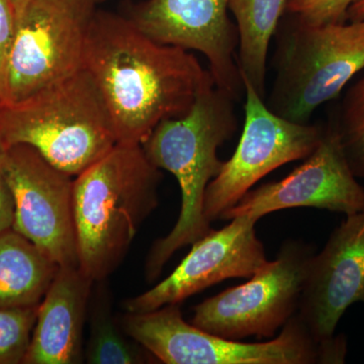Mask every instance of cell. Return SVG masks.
Instances as JSON below:
<instances>
[{
    "label": "cell",
    "instance_id": "obj_1",
    "mask_svg": "<svg viewBox=\"0 0 364 364\" xmlns=\"http://www.w3.org/2000/svg\"><path fill=\"white\" fill-rule=\"evenodd\" d=\"M83 69L123 143L142 144L158 124L188 114L213 78L191 51L160 44L126 16L102 9L91 21Z\"/></svg>",
    "mask_w": 364,
    "mask_h": 364
},
{
    "label": "cell",
    "instance_id": "obj_2",
    "mask_svg": "<svg viewBox=\"0 0 364 364\" xmlns=\"http://www.w3.org/2000/svg\"><path fill=\"white\" fill-rule=\"evenodd\" d=\"M235 102L210 78L188 114L158 124L141 144L151 163L173 174L181 191L176 224L153 244L148 253V282L159 277L174 253L213 230L203 214V203L208 184L220 173L224 163L218 157V150L238 130Z\"/></svg>",
    "mask_w": 364,
    "mask_h": 364
},
{
    "label": "cell",
    "instance_id": "obj_3",
    "mask_svg": "<svg viewBox=\"0 0 364 364\" xmlns=\"http://www.w3.org/2000/svg\"><path fill=\"white\" fill-rule=\"evenodd\" d=\"M161 170L138 143L117 142L75 176L73 210L78 267L95 282L123 262L146 220L159 205Z\"/></svg>",
    "mask_w": 364,
    "mask_h": 364
},
{
    "label": "cell",
    "instance_id": "obj_4",
    "mask_svg": "<svg viewBox=\"0 0 364 364\" xmlns=\"http://www.w3.org/2000/svg\"><path fill=\"white\" fill-rule=\"evenodd\" d=\"M117 143L104 98L85 69L21 102L0 104V147L30 146L72 177Z\"/></svg>",
    "mask_w": 364,
    "mask_h": 364
},
{
    "label": "cell",
    "instance_id": "obj_5",
    "mask_svg": "<svg viewBox=\"0 0 364 364\" xmlns=\"http://www.w3.org/2000/svg\"><path fill=\"white\" fill-rule=\"evenodd\" d=\"M273 38L274 80L265 102L294 123L308 124L364 70V18L313 26L287 14Z\"/></svg>",
    "mask_w": 364,
    "mask_h": 364
},
{
    "label": "cell",
    "instance_id": "obj_6",
    "mask_svg": "<svg viewBox=\"0 0 364 364\" xmlns=\"http://www.w3.org/2000/svg\"><path fill=\"white\" fill-rule=\"evenodd\" d=\"M119 322L128 336L165 364H339L347 353L343 336L318 341L296 314L279 336L259 343L200 329L184 321L179 304L127 313Z\"/></svg>",
    "mask_w": 364,
    "mask_h": 364
},
{
    "label": "cell",
    "instance_id": "obj_7",
    "mask_svg": "<svg viewBox=\"0 0 364 364\" xmlns=\"http://www.w3.org/2000/svg\"><path fill=\"white\" fill-rule=\"evenodd\" d=\"M97 0H33L16 23L0 75V104L32 97L85 67Z\"/></svg>",
    "mask_w": 364,
    "mask_h": 364
},
{
    "label": "cell",
    "instance_id": "obj_8",
    "mask_svg": "<svg viewBox=\"0 0 364 364\" xmlns=\"http://www.w3.org/2000/svg\"><path fill=\"white\" fill-rule=\"evenodd\" d=\"M314 248L301 241L284 243L245 284L228 289L193 308L191 323L232 340L274 338L298 313Z\"/></svg>",
    "mask_w": 364,
    "mask_h": 364
},
{
    "label": "cell",
    "instance_id": "obj_9",
    "mask_svg": "<svg viewBox=\"0 0 364 364\" xmlns=\"http://www.w3.org/2000/svg\"><path fill=\"white\" fill-rule=\"evenodd\" d=\"M243 82L245 122L240 140L205 191L203 214L210 224L273 170L310 156L325 133V124H299L277 116L250 83Z\"/></svg>",
    "mask_w": 364,
    "mask_h": 364
},
{
    "label": "cell",
    "instance_id": "obj_10",
    "mask_svg": "<svg viewBox=\"0 0 364 364\" xmlns=\"http://www.w3.org/2000/svg\"><path fill=\"white\" fill-rule=\"evenodd\" d=\"M14 196L13 229L59 267H78L72 176L28 145L4 149Z\"/></svg>",
    "mask_w": 364,
    "mask_h": 364
},
{
    "label": "cell",
    "instance_id": "obj_11",
    "mask_svg": "<svg viewBox=\"0 0 364 364\" xmlns=\"http://www.w3.org/2000/svg\"><path fill=\"white\" fill-rule=\"evenodd\" d=\"M229 0H146L126 16L160 44L202 53L215 85L239 102L245 95L237 63L239 33Z\"/></svg>",
    "mask_w": 364,
    "mask_h": 364
},
{
    "label": "cell",
    "instance_id": "obj_12",
    "mask_svg": "<svg viewBox=\"0 0 364 364\" xmlns=\"http://www.w3.org/2000/svg\"><path fill=\"white\" fill-rule=\"evenodd\" d=\"M315 208L349 215L364 210V188L351 171L329 124L315 151L279 181L251 189L221 220L248 215L260 220L280 210Z\"/></svg>",
    "mask_w": 364,
    "mask_h": 364
},
{
    "label": "cell",
    "instance_id": "obj_13",
    "mask_svg": "<svg viewBox=\"0 0 364 364\" xmlns=\"http://www.w3.org/2000/svg\"><path fill=\"white\" fill-rule=\"evenodd\" d=\"M257 221L241 215L191 244L173 272L145 293L124 301L127 313H145L179 304L229 279H250L268 262L255 232Z\"/></svg>",
    "mask_w": 364,
    "mask_h": 364
},
{
    "label": "cell",
    "instance_id": "obj_14",
    "mask_svg": "<svg viewBox=\"0 0 364 364\" xmlns=\"http://www.w3.org/2000/svg\"><path fill=\"white\" fill-rule=\"evenodd\" d=\"M356 303H364V210L346 215L314 254L296 316L316 339L330 341Z\"/></svg>",
    "mask_w": 364,
    "mask_h": 364
},
{
    "label": "cell",
    "instance_id": "obj_15",
    "mask_svg": "<svg viewBox=\"0 0 364 364\" xmlns=\"http://www.w3.org/2000/svg\"><path fill=\"white\" fill-rule=\"evenodd\" d=\"M95 284L79 267H59L38 308L23 364L85 361L83 330Z\"/></svg>",
    "mask_w": 364,
    "mask_h": 364
},
{
    "label": "cell",
    "instance_id": "obj_16",
    "mask_svg": "<svg viewBox=\"0 0 364 364\" xmlns=\"http://www.w3.org/2000/svg\"><path fill=\"white\" fill-rule=\"evenodd\" d=\"M59 267L13 228L0 233V308L39 306Z\"/></svg>",
    "mask_w": 364,
    "mask_h": 364
},
{
    "label": "cell",
    "instance_id": "obj_17",
    "mask_svg": "<svg viewBox=\"0 0 364 364\" xmlns=\"http://www.w3.org/2000/svg\"><path fill=\"white\" fill-rule=\"evenodd\" d=\"M287 0H229L239 33L237 63L242 79L265 98L267 55Z\"/></svg>",
    "mask_w": 364,
    "mask_h": 364
},
{
    "label": "cell",
    "instance_id": "obj_18",
    "mask_svg": "<svg viewBox=\"0 0 364 364\" xmlns=\"http://www.w3.org/2000/svg\"><path fill=\"white\" fill-rule=\"evenodd\" d=\"M105 280L92 289L88 316L90 338L85 360L90 364H142L155 359L138 342L126 334L112 314V294Z\"/></svg>",
    "mask_w": 364,
    "mask_h": 364
},
{
    "label": "cell",
    "instance_id": "obj_19",
    "mask_svg": "<svg viewBox=\"0 0 364 364\" xmlns=\"http://www.w3.org/2000/svg\"><path fill=\"white\" fill-rule=\"evenodd\" d=\"M328 124L338 138L351 171L364 178V76L347 90Z\"/></svg>",
    "mask_w": 364,
    "mask_h": 364
},
{
    "label": "cell",
    "instance_id": "obj_20",
    "mask_svg": "<svg viewBox=\"0 0 364 364\" xmlns=\"http://www.w3.org/2000/svg\"><path fill=\"white\" fill-rule=\"evenodd\" d=\"M38 308H0V364H23L32 341Z\"/></svg>",
    "mask_w": 364,
    "mask_h": 364
},
{
    "label": "cell",
    "instance_id": "obj_21",
    "mask_svg": "<svg viewBox=\"0 0 364 364\" xmlns=\"http://www.w3.org/2000/svg\"><path fill=\"white\" fill-rule=\"evenodd\" d=\"M360 0H287L286 14L313 26L344 23L348 11Z\"/></svg>",
    "mask_w": 364,
    "mask_h": 364
},
{
    "label": "cell",
    "instance_id": "obj_22",
    "mask_svg": "<svg viewBox=\"0 0 364 364\" xmlns=\"http://www.w3.org/2000/svg\"><path fill=\"white\" fill-rule=\"evenodd\" d=\"M16 18L9 0H0V75L13 45L16 33Z\"/></svg>",
    "mask_w": 364,
    "mask_h": 364
},
{
    "label": "cell",
    "instance_id": "obj_23",
    "mask_svg": "<svg viewBox=\"0 0 364 364\" xmlns=\"http://www.w3.org/2000/svg\"><path fill=\"white\" fill-rule=\"evenodd\" d=\"M4 151L0 147V233L11 229L14 218V196L4 170Z\"/></svg>",
    "mask_w": 364,
    "mask_h": 364
},
{
    "label": "cell",
    "instance_id": "obj_24",
    "mask_svg": "<svg viewBox=\"0 0 364 364\" xmlns=\"http://www.w3.org/2000/svg\"><path fill=\"white\" fill-rule=\"evenodd\" d=\"M9 1L13 9L16 23H18L33 0H9Z\"/></svg>",
    "mask_w": 364,
    "mask_h": 364
},
{
    "label": "cell",
    "instance_id": "obj_25",
    "mask_svg": "<svg viewBox=\"0 0 364 364\" xmlns=\"http://www.w3.org/2000/svg\"><path fill=\"white\" fill-rule=\"evenodd\" d=\"M347 18H348V21H358L364 18V0L356 2L350 7Z\"/></svg>",
    "mask_w": 364,
    "mask_h": 364
},
{
    "label": "cell",
    "instance_id": "obj_26",
    "mask_svg": "<svg viewBox=\"0 0 364 364\" xmlns=\"http://www.w3.org/2000/svg\"><path fill=\"white\" fill-rule=\"evenodd\" d=\"M97 4H102V2L107 1V0H97Z\"/></svg>",
    "mask_w": 364,
    "mask_h": 364
}]
</instances>
